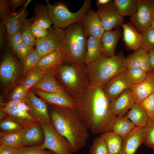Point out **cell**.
I'll list each match as a JSON object with an SVG mask.
<instances>
[{
	"instance_id": "6da1fadb",
	"label": "cell",
	"mask_w": 154,
	"mask_h": 154,
	"mask_svg": "<svg viewBox=\"0 0 154 154\" xmlns=\"http://www.w3.org/2000/svg\"><path fill=\"white\" fill-rule=\"evenodd\" d=\"M73 98L78 114L88 131L95 135L112 131L117 116L103 87L90 85Z\"/></svg>"
},
{
	"instance_id": "7a4b0ae2",
	"label": "cell",
	"mask_w": 154,
	"mask_h": 154,
	"mask_svg": "<svg viewBox=\"0 0 154 154\" xmlns=\"http://www.w3.org/2000/svg\"><path fill=\"white\" fill-rule=\"evenodd\" d=\"M48 111L52 124L68 140L73 153L85 146L90 136L89 131L76 109L50 105Z\"/></svg>"
},
{
	"instance_id": "3957f363",
	"label": "cell",
	"mask_w": 154,
	"mask_h": 154,
	"mask_svg": "<svg viewBox=\"0 0 154 154\" xmlns=\"http://www.w3.org/2000/svg\"><path fill=\"white\" fill-rule=\"evenodd\" d=\"M87 42L81 23L73 24L66 28L59 46L64 63H84Z\"/></svg>"
},
{
	"instance_id": "277c9868",
	"label": "cell",
	"mask_w": 154,
	"mask_h": 154,
	"mask_svg": "<svg viewBox=\"0 0 154 154\" xmlns=\"http://www.w3.org/2000/svg\"><path fill=\"white\" fill-rule=\"evenodd\" d=\"M126 60L121 51L113 57L102 56L87 64L90 85L103 87L112 78L125 70Z\"/></svg>"
},
{
	"instance_id": "5b68a950",
	"label": "cell",
	"mask_w": 154,
	"mask_h": 154,
	"mask_svg": "<svg viewBox=\"0 0 154 154\" xmlns=\"http://www.w3.org/2000/svg\"><path fill=\"white\" fill-rule=\"evenodd\" d=\"M58 82L73 97L81 93L90 85L86 65L63 63L55 69Z\"/></svg>"
},
{
	"instance_id": "8992f818",
	"label": "cell",
	"mask_w": 154,
	"mask_h": 154,
	"mask_svg": "<svg viewBox=\"0 0 154 154\" xmlns=\"http://www.w3.org/2000/svg\"><path fill=\"white\" fill-rule=\"evenodd\" d=\"M45 1L52 24L63 29L73 24L81 23L92 3L91 0H85L80 9L76 12H72L69 10L67 6L63 2H59L51 4L48 0Z\"/></svg>"
},
{
	"instance_id": "52a82bcc",
	"label": "cell",
	"mask_w": 154,
	"mask_h": 154,
	"mask_svg": "<svg viewBox=\"0 0 154 154\" xmlns=\"http://www.w3.org/2000/svg\"><path fill=\"white\" fill-rule=\"evenodd\" d=\"M44 134V142L40 147L47 149L56 154H73L68 140L59 133L50 123H40Z\"/></svg>"
},
{
	"instance_id": "ba28073f",
	"label": "cell",
	"mask_w": 154,
	"mask_h": 154,
	"mask_svg": "<svg viewBox=\"0 0 154 154\" xmlns=\"http://www.w3.org/2000/svg\"><path fill=\"white\" fill-rule=\"evenodd\" d=\"M136 11L130 18V23L142 34L151 26L154 19V0H137Z\"/></svg>"
},
{
	"instance_id": "9c48e42d",
	"label": "cell",
	"mask_w": 154,
	"mask_h": 154,
	"mask_svg": "<svg viewBox=\"0 0 154 154\" xmlns=\"http://www.w3.org/2000/svg\"><path fill=\"white\" fill-rule=\"evenodd\" d=\"M20 73V64L8 48H5L0 65V78L2 85L8 88L17 79Z\"/></svg>"
},
{
	"instance_id": "30bf717a",
	"label": "cell",
	"mask_w": 154,
	"mask_h": 154,
	"mask_svg": "<svg viewBox=\"0 0 154 154\" xmlns=\"http://www.w3.org/2000/svg\"><path fill=\"white\" fill-rule=\"evenodd\" d=\"M46 37L36 39L35 50L40 58L55 51L59 46L65 34V30L54 25L49 29Z\"/></svg>"
},
{
	"instance_id": "8fae6325",
	"label": "cell",
	"mask_w": 154,
	"mask_h": 154,
	"mask_svg": "<svg viewBox=\"0 0 154 154\" xmlns=\"http://www.w3.org/2000/svg\"><path fill=\"white\" fill-rule=\"evenodd\" d=\"M96 12L105 31L119 28L123 24L124 18L118 13L112 1L98 7Z\"/></svg>"
},
{
	"instance_id": "7c38bea8",
	"label": "cell",
	"mask_w": 154,
	"mask_h": 154,
	"mask_svg": "<svg viewBox=\"0 0 154 154\" xmlns=\"http://www.w3.org/2000/svg\"><path fill=\"white\" fill-rule=\"evenodd\" d=\"M24 101L31 110L29 113L40 123H52L47 104L36 96L31 89L28 90Z\"/></svg>"
},
{
	"instance_id": "4fadbf2b",
	"label": "cell",
	"mask_w": 154,
	"mask_h": 154,
	"mask_svg": "<svg viewBox=\"0 0 154 154\" xmlns=\"http://www.w3.org/2000/svg\"><path fill=\"white\" fill-rule=\"evenodd\" d=\"M133 85L124 71L111 78L103 88L104 93L111 102L117 98L125 90H131Z\"/></svg>"
},
{
	"instance_id": "5bb4252c",
	"label": "cell",
	"mask_w": 154,
	"mask_h": 154,
	"mask_svg": "<svg viewBox=\"0 0 154 154\" xmlns=\"http://www.w3.org/2000/svg\"><path fill=\"white\" fill-rule=\"evenodd\" d=\"M30 89L49 105L76 109V104L74 98L66 91L48 93L38 89Z\"/></svg>"
},
{
	"instance_id": "9a60e30c",
	"label": "cell",
	"mask_w": 154,
	"mask_h": 154,
	"mask_svg": "<svg viewBox=\"0 0 154 154\" xmlns=\"http://www.w3.org/2000/svg\"><path fill=\"white\" fill-rule=\"evenodd\" d=\"M81 23L86 37L91 36L101 38L105 32L98 14L91 8L87 11Z\"/></svg>"
},
{
	"instance_id": "2e32d148",
	"label": "cell",
	"mask_w": 154,
	"mask_h": 154,
	"mask_svg": "<svg viewBox=\"0 0 154 154\" xmlns=\"http://www.w3.org/2000/svg\"><path fill=\"white\" fill-rule=\"evenodd\" d=\"M147 132V125L136 127L123 139L121 154H135L138 148L144 143Z\"/></svg>"
},
{
	"instance_id": "e0dca14e",
	"label": "cell",
	"mask_w": 154,
	"mask_h": 154,
	"mask_svg": "<svg viewBox=\"0 0 154 154\" xmlns=\"http://www.w3.org/2000/svg\"><path fill=\"white\" fill-rule=\"evenodd\" d=\"M135 103L140 104L154 92V71L147 72L145 78L133 84L131 90Z\"/></svg>"
},
{
	"instance_id": "ac0fdd59",
	"label": "cell",
	"mask_w": 154,
	"mask_h": 154,
	"mask_svg": "<svg viewBox=\"0 0 154 154\" xmlns=\"http://www.w3.org/2000/svg\"><path fill=\"white\" fill-rule=\"evenodd\" d=\"M28 13L26 8L23 6L14 12H12L3 21L7 38L19 31L26 21Z\"/></svg>"
},
{
	"instance_id": "d6986e66",
	"label": "cell",
	"mask_w": 154,
	"mask_h": 154,
	"mask_svg": "<svg viewBox=\"0 0 154 154\" xmlns=\"http://www.w3.org/2000/svg\"><path fill=\"white\" fill-rule=\"evenodd\" d=\"M23 147L42 145L44 139V134L40 123L24 127L21 130Z\"/></svg>"
},
{
	"instance_id": "ffe728a7",
	"label": "cell",
	"mask_w": 154,
	"mask_h": 154,
	"mask_svg": "<svg viewBox=\"0 0 154 154\" xmlns=\"http://www.w3.org/2000/svg\"><path fill=\"white\" fill-rule=\"evenodd\" d=\"M55 68L46 72L40 79L30 89H38L48 93L66 91L55 77Z\"/></svg>"
},
{
	"instance_id": "44dd1931",
	"label": "cell",
	"mask_w": 154,
	"mask_h": 154,
	"mask_svg": "<svg viewBox=\"0 0 154 154\" xmlns=\"http://www.w3.org/2000/svg\"><path fill=\"white\" fill-rule=\"evenodd\" d=\"M135 103L131 90L124 91L116 99L110 102L111 108L116 116H124Z\"/></svg>"
},
{
	"instance_id": "7402d4cb",
	"label": "cell",
	"mask_w": 154,
	"mask_h": 154,
	"mask_svg": "<svg viewBox=\"0 0 154 154\" xmlns=\"http://www.w3.org/2000/svg\"><path fill=\"white\" fill-rule=\"evenodd\" d=\"M122 35L120 28L114 30L105 31L101 38L102 46V57L110 58L115 55L116 47Z\"/></svg>"
},
{
	"instance_id": "603a6c76",
	"label": "cell",
	"mask_w": 154,
	"mask_h": 154,
	"mask_svg": "<svg viewBox=\"0 0 154 154\" xmlns=\"http://www.w3.org/2000/svg\"><path fill=\"white\" fill-rule=\"evenodd\" d=\"M126 69L137 68L147 72L150 67L149 53L139 48L126 58Z\"/></svg>"
},
{
	"instance_id": "cb8c5ba5",
	"label": "cell",
	"mask_w": 154,
	"mask_h": 154,
	"mask_svg": "<svg viewBox=\"0 0 154 154\" xmlns=\"http://www.w3.org/2000/svg\"><path fill=\"white\" fill-rule=\"evenodd\" d=\"M12 119L24 127L33 126L39 123L28 112L22 110L17 106L9 108H0Z\"/></svg>"
},
{
	"instance_id": "d4e9b609",
	"label": "cell",
	"mask_w": 154,
	"mask_h": 154,
	"mask_svg": "<svg viewBox=\"0 0 154 154\" xmlns=\"http://www.w3.org/2000/svg\"><path fill=\"white\" fill-rule=\"evenodd\" d=\"M123 41L127 47L134 51L140 48L142 34L129 23L123 24Z\"/></svg>"
},
{
	"instance_id": "484cf974",
	"label": "cell",
	"mask_w": 154,
	"mask_h": 154,
	"mask_svg": "<svg viewBox=\"0 0 154 154\" xmlns=\"http://www.w3.org/2000/svg\"><path fill=\"white\" fill-rule=\"evenodd\" d=\"M34 14L31 23L47 29H50L52 24L50 17L48 7L45 4L36 3L33 9Z\"/></svg>"
},
{
	"instance_id": "4316f807",
	"label": "cell",
	"mask_w": 154,
	"mask_h": 154,
	"mask_svg": "<svg viewBox=\"0 0 154 154\" xmlns=\"http://www.w3.org/2000/svg\"><path fill=\"white\" fill-rule=\"evenodd\" d=\"M101 38L90 36L87 39L86 52L84 62L86 65L102 57Z\"/></svg>"
},
{
	"instance_id": "83f0119b",
	"label": "cell",
	"mask_w": 154,
	"mask_h": 154,
	"mask_svg": "<svg viewBox=\"0 0 154 154\" xmlns=\"http://www.w3.org/2000/svg\"><path fill=\"white\" fill-rule=\"evenodd\" d=\"M64 63L63 58L59 46L54 52L41 58L37 67L46 72Z\"/></svg>"
},
{
	"instance_id": "f1b7e54d",
	"label": "cell",
	"mask_w": 154,
	"mask_h": 154,
	"mask_svg": "<svg viewBox=\"0 0 154 154\" xmlns=\"http://www.w3.org/2000/svg\"><path fill=\"white\" fill-rule=\"evenodd\" d=\"M125 116L136 127H145L148 122L149 118L147 114L139 104L135 103Z\"/></svg>"
},
{
	"instance_id": "f546056e",
	"label": "cell",
	"mask_w": 154,
	"mask_h": 154,
	"mask_svg": "<svg viewBox=\"0 0 154 154\" xmlns=\"http://www.w3.org/2000/svg\"><path fill=\"white\" fill-rule=\"evenodd\" d=\"M104 141L109 154H121L123 139L112 131L106 132L100 136Z\"/></svg>"
},
{
	"instance_id": "4dcf8cb0",
	"label": "cell",
	"mask_w": 154,
	"mask_h": 154,
	"mask_svg": "<svg viewBox=\"0 0 154 154\" xmlns=\"http://www.w3.org/2000/svg\"><path fill=\"white\" fill-rule=\"evenodd\" d=\"M135 127L125 116H117L112 127V131L123 139Z\"/></svg>"
},
{
	"instance_id": "1f68e13d",
	"label": "cell",
	"mask_w": 154,
	"mask_h": 154,
	"mask_svg": "<svg viewBox=\"0 0 154 154\" xmlns=\"http://www.w3.org/2000/svg\"><path fill=\"white\" fill-rule=\"evenodd\" d=\"M21 130L13 133L0 132V146H6L17 149L23 147Z\"/></svg>"
},
{
	"instance_id": "d6a6232c",
	"label": "cell",
	"mask_w": 154,
	"mask_h": 154,
	"mask_svg": "<svg viewBox=\"0 0 154 154\" xmlns=\"http://www.w3.org/2000/svg\"><path fill=\"white\" fill-rule=\"evenodd\" d=\"M113 3L122 17L132 16L137 9V0H114Z\"/></svg>"
},
{
	"instance_id": "836d02e7",
	"label": "cell",
	"mask_w": 154,
	"mask_h": 154,
	"mask_svg": "<svg viewBox=\"0 0 154 154\" xmlns=\"http://www.w3.org/2000/svg\"><path fill=\"white\" fill-rule=\"evenodd\" d=\"M46 72L36 67L26 75L20 84L28 91L40 79Z\"/></svg>"
},
{
	"instance_id": "e575fe53",
	"label": "cell",
	"mask_w": 154,
	"mask_h": 154,
	"mask_svg": "<svg viewBox=\"0 0 154 154\" xmlns=\"http://www.w3.org/2000/svg\"><path fill=\"white\" fill-rule=\"evenodd\" d=\"M24 127L7 114L0 119V132L11 133L18 131Z\"/></svg>"
},
{
	"instance_id": "d590c367",
	"label": "cell",
	"mask_w": 154,
	"mask_h": 154,
	"mask_svg": "<svg viewBox=\"0 0 154 154\" xmlns=\"http://www.w3.org/2000/svg\"><path fill=\"white\" fill-rule=\"evenodd\" d=\"M40 58L34 48L30 53L22 60V71L23 75L25 76L31 70L37 67Z\"/></svg>"
},
{
	"instance_id": "8d00e7d4",
	"label": "cell",
	"mask_w": 154,
	"mask_h": 154,
	"mask_svg": "<svg viewBox=\"0 0 154 154\" xmlns=\"http://www.w3.org/2000/svg\"><path fill=\"white\" fill-rule=\"evenodd\" d=\"M140 48L148 53L154 50V30L151 26L142 34Z\"/></svg>"
},
{
	"instance_id": "74e56055",
	"label": "cell",
	"mask_w": 154,
	"mask_h": 154,
	"mask_svg": "<svg viewBox=\"0 0 154 154\" xmlns=\"http://www.w3.org/2000/svg\"><path fill=\"white\" fill-rule=\"evenodd\" d=\"M31 24L30 20L27 19L19 31L21 35L23 42L33 47L36 44V40L31 33Z\"/></svg>"
},
{
	"instance_id": "f35d334b",
	"label": "cell",
	"mask_w": 154,
	"mask_h": 154,
	"mask_svg": "<svg viewBox=\"0 0 154 154\" xmlns=\"http://www.w3.org/2000/svg\"><path fill=\"white\" fill-rule=\"evenodd\" d=\"M125 72L129 80L133 84H138L143 80L147 73L145 70L137 68L127 69Z\"/></svg>"
},
{
	"instance_id": "ab89813d",
	"label": "cell",
	"mask_w": 154,
	"mask_h": 154,
	"mask_svg": "<svg viewBox=\"0 0 154 154\" xmlns=\"http://www.w3.org/2000/svg\"><path fill=\"white\" fill-rule=\"evenodd\" d=\"M89 153L90 154H109L105 142L100 136L97 137L93 140Z\"/></svg>"
},
{
	"instance_id": "60d3db41",
	"label": "cell",
	"mask_w": 154,
	"mask_h": 154,
	"mask_svg": "<svg viewBox=\"0 0 154 154\" xmlns=\"http://www.w3.org/2000/svg\"><path fill=\"white\" fill-rule=\"evenodd\" d=\"M147 132L144 143L154 151V119H148Z\"/></svg>"
},
{
	"instance_id": "b9f144b4",
	"label": "cell",
	"mask_w": 154,
	"mask_h": 154,
	"mask_svg": "<svg viewBox=\"0 0 154 154\" xmlns=\"http://www.w3.org/2000/svg\"><path fill=\"white\" fill-rule=\"evenodd\" d=\"M145 110L148 118L154 119V92L139 104Z\"/></svg>"
},
{
	"instance_id": "7bdbcfd3",
	"label": "cell",
	"mask_w": 154,
	"mask_h": 154,
	"mask_svg": "<svg viewBox=\"0 0 154 154\" xmlns=\"http://www.w3.org/2000/svg\"><path fill=\"white\" fill-rule=\"evenodd\" d=\"M27 91L20 84L16 86L9 95L8 101L11 100H24L27 97Z\"/></svg>"
},
{
	"instance_id": "ee69618b",
	"label": "cell",
	"mask_w": 154,
	"mask_h": 154,
	"mask_svg": "<svg viewBox=\"0 0 154 154\" xmlns=\"http://www.w3.org/2000/svg\"><path fill=\"white\" fill-rule=\"evenodd\" d=\"M19 154H56L40 147V145L23 147L19 149Z\"/></svg>"
},
{
	"instance_id": "f6af8a7d",
	"label": "cell",
	"mask_w": 154,
	"mask_h": 154,
	"mask_svg": "<svg viewBox=\"0 0 154 154\" xmlns=\"http://www.w3.org/2000/svg\"><path fill=\"white\" fill-rule=\"evenodd\" d=\"M8 48L14 54H15L16 48L21 42H23L19 31H18L7 38Z\"/></svg>"
},
{
	"instance_id": "bcb514c9",
	"label": "cell",
	"mask_w": 154,
	"mask_h": 154,
	"mask_svg": "<svg viewBox=\"0 0 154 154\" xmlns=\"http://www.w3.org/2000/svg\"><path fill=\"white\" fill-rule=\"evenodd\" d=\"M33 48V47L23 42L17 46L15 54L18 58L22 60L30 53Z\"/></svg>"
},
{
	"instance_id": "7dc6e473",
	"label": "cell",
	"mask_w": 154,
	"mask_h": 154,
	"mask_svg": "<svg viewBox=\"0 0 154 154\" xmlns=\"http://www.w3.org/2000/svg\"><path fill=\"white\" fill-rule=\"evenodd\" d=\"M31 29L34 37L41 38L46 36L49 33V30L45 29L36 24L31 23Z\"/></svg>"
},
{
	"instance_id": "c3c4849f",
	"label": "cell",
	"mask_w": 154,
	"mask_h": 154,
	"mask_svg": "<svg viewBox=\"0 0 154 154\" xmlns=\"http://www.w3.org/2000/svg\"><path fill=\"white\" fill-rule=\"evenodd\" d=\"M10 8L9 1L0 0V19L1 21H3L12 12Z\"/></svg>"
},
{
	"instance_id": "681fc988",
	"label": "cell",
	"mask_w": 154,
	"mask_h": 154,
	"mask_svg": "<svg viewBox=\"0 0 154 154\" xmlns=\"http://www.w3.org/2000/svg\"><path fill=\"white\" fill-rule=\"evenodd\" d=\"M7 36L3 22H0V48L1 49L5 45Z\"/></svg>"
},
{
	"instance_id": "f907efd6",
	"label": "cell",
	"mask_w": 154,
	"mask_h": 154,
	"mask_svg": "<svg viewBox=\"0 0 154 154\" xmlns=\"http://www.w3.org/2000/svg\"><path fill=\"white\" fill-rule=\"evenodd\" d=\"M22 101L11 100L7 101L6 102H5L3 101L2 98L1 97L0 108H7L16 106Z\"/></svg>"
},
{
	"instance_id": "816d5d0a",
	"label": "cell",
	"mask_w": 154,
	"mask_h": 154,
	"mask_svg": "<svg viewBox=\"0 0 154 154\" xmlns=\"http://www.w3.org/2000/svg\"><path fill=\"white\" fill-rule=\"evenodd\" d=\"M19 149L6 146H0V154H19Z\"/></svg>"
},
{
	"instance_id": "f5cc1de1",
	"label": "cell",
	"mask_w": 154,
	"mask_h": 154,
	"mask_svg": "<svg viewBox=\"0 0 154 154\" xmlns=\"http://www.w3.org/2000/svg\"><path fill=\"white\" fill-rule=\"evenodd\" d=\"M27 1V0H9L12 12L15 11L20 6L24 5Z\"/></svg>"
},
{
	"instance_id": "db71d44e",
	"label": "cell",
	"mask_w": 154,
	"mask_h": 154,
	"mask_svg": "<svg viewBox=\"0 0 154 154\" xmlns=\"http://www.w3.org/2000/svg\"><path fill=\"white\" fill-rule=\"evenodd\" d=\"M17 106L20 109L28 112L31 110L30 108L27 105L24 100L21 102Z\"/></svg>"
},
{
	"instance_id": "11a10c76",
	"label": "cell",
	"mask_w": 154,
	"mask_h": 154,
	"mask_svg": "<svg viewBox=\"0 0 154 154\" xmlns=\"http://www.w3.org/2000/svg\"><path fill=\"white\" fill-rule=\"evenodd\" d=\"M148 53L150 63V67L149 71H154V50L150 51Z\"/></svg>"
},
{
	"instance_id": "9f6ffc18",
	"label": "cell",
	"mask_w": 154,
	"mask_h": 154,
	"mask_svg": "<svg viewBox=\"0 0 154 154\" xmlns=\"http://www.w3.org/2000/svg\"><path fill=\"white\" fill-rule=\"evenodd\" d=\"M112 1L111 0H97L96 1V4L97 7L106 4Z\"/></svg>"
},
{
	"instance_id": "6f0895ef",
	"label": "cell",
	"mask_w": 154,
	"mask_h": 154,
	"mask_svg": "<svg viewBox=\"0 0 154 154\" xmlns=\"http://www.w3.org/2000/svg\"><path fill=\"white\" fill-rule=\"evenodd\" d=\"M150 26L154 30V19L151 23Z\"/></svg>"
}]
</instances>
